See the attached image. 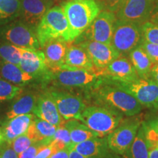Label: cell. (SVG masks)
Masks as SVG:
<instances>
[{
  "mask_svg": "<svg viewBox=\"0 0 158 158\" xmlns=\"http://www.w3.org/2000/svg\"><path fill=\"white\" fill-rule=\"evenodd\" d=\"M84 97L91 105L114 110L128 117L137 115L143 109L132 94L102 76L94 86L84 91Z\"/></svg>",
  "mask_w": 158,
  "mask_h": 158,
  "instance_id": "1",
  "label": "cell"
},
{
  "mask_svg": "<svg viewBox=\"0 0 158 158\" xmlns=\"http://www.w3.org/2000/svg\"><path fill=\"white\" fill-rule=\"evenodd\" d=\"M70 29L71 41H73L87 29L101 7L94 0L68 1L62 4Z\"/></svg>",
  "mask_w": 158,
  "mask_h": 158,
  "instance_id": "2",
  "label": "cell"
},
{
  "mask_svg": "<svg viewBox=\"0 0 158 158\" xmlns=\"http://www.w3.org/2000/svg\"><path fill=\"white\" fill-rule=\"evenodd\" d=\"M36 34L41 48L52 39L62 38L71 43L70 29L64 10L60 6L51 7L40 21Z\"/></svg>",
  "mask_w": 158,
  "mask_h": 158,
  "instance_id": "3",
  "label": "cell"
},
{
  "mask_svg": "<svg viewBox=\"0 0 158 158\" xmlns=\"http://www.w3.org/2000/svg\"><path fill=\"white\" fill-rule=\"evenodd\" d=\"M123 117V114L114 110L89 105L86 106L77 120L98 133L99 137H105L117 127Z\"/></svg>",
  "mask_w": 158,
  "mask_h": 158,
  "instance_id": "4",
  "label": "cell"
},
{
  "mask_svg": "<svg viewBox=\"0 0 158 158\" xmlns=\"http://www.w3.org/2000/svg\"><path fill=\"white\" fill-rule=\"evenodd\" d=\"M100 78L101 76L94 70L62 68L51 71L46 87L54 86L64 89H78L85 91L94 86Z\"/></svg>",
  "mask_w": 158,
  "mask_h": 158,
  "instance_id": "5",
  "label": "cell"
},
{
  "mask_svg": "<svg viewBox=\"0 0 158 158\" xmlns=\"http://www.w3.org/2000/svg\"><path fill=\"white\" fill-rule=\"evenodd\" d=\"M141 25L116 19L110 45L120 56L130 54L143 42Z\"/></svg>",
  "mask_w": 158,
  "mask_h": 158,
  "instance_id": "6",
  "label": "cell"
},
{
  "mask_svg": "<svg viewBox=\"0 0 158 158\" xmlns=\"http://www.w3.org/2000/svg\"><path fill=\"white\" fill-rule=\"evenodd\" d=\"M0 40L27 50L41 48L36 29L23 22L22 20L14 21L0 27Z\"/></svg>",
  "mask_w": 158,
  "mask_h": 158,
  "instance_id": "7",
  "label": "cell"
},
{
  "mask_svg": "<svg viewBox=\"0 0 158 158\" xmlns=\"http://www.w3.org/2000/svg\"><path fill=\"white\" fill-rule=\"evenodd\" d=\"M43 90L51 97L55 102L59 114L64 120L77 119L86 107V102L82 96L76 94L72 91L64 89L48 86Z\"/></svg>",
  "mask_w": 158,
  "mask_h": 158,
  "instance_id": "8",
  "label": "cell"
},
{
  "mask_svg": "<svg viewBox=\"0 0 158 158\" xmlns=\"http://www.w3.org/2000/svg\"><path fill=\"white\" fill-rule=\"evenodd\" d=\"M110 81L132 94L143 106L158 109V84L155 81L139 78L128 82Z\"/></svg>",
  "mask_w": 158,
  "mask_h": 158,
  "instance_id": "9",
  "label": "cell"
},
{
  "mask_svg": "<svg viewBox=\"0 0 158 158\" xmlns=\"http://www.w3.org/2000/svg\"><path fill=\"white\" fill-rule=\"evenodd\" d=\"M141 123L138 117L131 116V118H123L107 136L110 149L118 155H123L133 142Z\"/></svg>",
  "mask_w": 158,
  "mask_h": 158,
  "instance_id": "10",
  "label": "cell"
},
{
  "mask_svg": "<svg viewBox=\"0 0 158 158\" xmlns=\"http://www.w3.org/2000/svg\"><path fill=\"white\" fill-rule=\"evenodd\" d=\"M19 67L26 73L34 77L37 84H39L43 89L46 87L51 70L47 66L44 53L42 50L24 49Z\"/></svg>",
  "mask_w": 158,
  "mask_h": 158,
  "instance_id": "11",
  "label": "cell"
},
{
  "mask_svg": "<svg viewBox=\"0 0 158 158\" xmlns=\"http://www.w3.org/2000/svg\"><path fill=\"white\" fill-rule=\"evenodd\" d=\"M116 19L114 13L101 10L84 31V37L87 40L110 44Z\"/></svg>",
  "mask_w": 158,
  "mask_h": 158,
  "instance_id": "12",
  "label": "cell"
},
{
  "mask_svg": "<svg viewBox=\"0 0 158 158\" xmlns=\"http://www.w3.org/2000/svg\"><path fill=\"white\" fill-rule=\"evenodd\" d=\"M154 0H124L115 13L116 19L142 25L149 21L153 10Z\"/></svg>",
  "mask_w": 158,
  "mask_h": 158,
  "instance_id": "13",
  "label": "cell"
},
{
  "mask_svg": "<svg viewBox=\"0 0 158 158\" xmlns=\"http://www.w3.org/2000/svg\"><path fill=\"white\" fill-rule=\"evenodd\" d=\"M78 45L87 51L93 63L94 68L98 74L112 61L120 56L110 44L85 40L84 42L79 43Z\"/></svg>",
  "mask_w": 158,
  "mask_h": 158,
  "instance_id": "14",
  "label": "cell"
},
{
  "mask_svg": "<svg viewBox=\"0 0 158 158\" xmlns=\"http://www.w3.org/2000/svg\"><path fill=\"white\" fill-rule=\"evenodd\" d=\"M104 78L120 82L133 81L139 78L130 60L124 56H119L99 73Z\"/></svg>",
  "mask_w": 158,
  "mask_h": 158,
  "instance_id": "15",
  "label": "cell"
},
{
  "mask_svg": "<svg viewBox=\"0 0 158 158\" xmlns=\"http://www.w3.org/2000/svg\"><path fill=\"white\" fill-rule=\"evenodd\" d=\"M33 114L37 118L54 124L57 127L64 123V118L59 114L55 102L44 90L38 93Z\"/></svg>",
  "mask_w": 158,
  "mask_h": 158,
  "instance_id": "16",
  "label": "cell"
},
{
  "mask_svg": "<svg viewBox=\"0 0 158 158\" xmlns=\"http://www.w3.org/2000/svg\"><path fill=\"white\" fill-rule=\"evenodd\" d=\"M22 21L36 29L45 13L54 5L50 0H20Z\"/></svg>",
  "mask_w": 158,
  "mask_h": 158,
  "instance_id": "17",
  "label": "cell"
},
{
  "mask_svg": "<svg viewBox=\"0 0 158 158\" xmlns=\"http://www.w3.org/2000/svg\"><path fill=\"white\" fill-rule=\"evenodd\" d=\"M69 43L62 38L52 39L43 46L48 68L51 71L59 70L64 64Z\"/></svg>",
  "mask_w": 158,
  "mask_h": 158,
  "instance_id": "18",
  "label": "cell"
},
{
  "mask_svg": "<svg viewBox=\"0 0 158 158\" xmlns=\"http://www.w3.org/2000/svg\"><path fill=\"white\" fill-rule=\"evenodd\" d=\"M35 117V114H23L8 118L4 122L0 127V130L5 141L11 144L15 138L28 130Z\"/></svg>",
  "mask_w": 158,
  "mask_h": 158,
  "instance_id": "19",
  "label": "cell"
},
{
  "mask_svg": "<svg viewBox=\"0 0 158 158\" xmlns=\"http://www.w3.org/2000/svg\"><path fill=\"white\" fill-rule=\"evenodd\" d=\"M62 68L83 69L96 71L87 51L78 44L69 45L64 64L60 69Z\"/></svg>",
  "mask_w": 158,
  "mask_h": 158,
  "instance_id": "20",
  "label": "cell"
},
{
  "mask_svg": "<svg viewBox=\"0 0 158 158\" xmlns=\"http://www.w3.org/2000/svg\"><path fill=\"white\" fill-rule=\"evenodd\" d=\"M0 77L21 87L30 84H37L34 77L23 72L19 65L3 60H0Z\"/></svg>",
  "mask_w": 158,
  "mask_h": 158,
  "instance_id": "21",
  "label": "cell"
},
{
  "mask_svg": "<svg viewBox=\"0 0 158 158\" xmlns=\"http://www.w3.org/2000/svg\"><path fill=\"white\" fill-rule=\"evenodd\" d=\"M38 93L34 91H26L21 92L12 102L7 110V119L15 117V116L33 113L36 105Z\"/></svg>",
  "mask_w": 158,
  "mask_h": 158,
  "instance_id": "22",
  "label": "cell"
},
{
  "mask_svg": "<svg viewBox=\"0 0 158 158\" xmlns=\"http://www.w3.org/2000/svg\"><path fill=\"white\" fill-rule=\"evenodd\" d=\"M130 62L135 68L139 78L151 79V71L154 64L141 45L134 48L129 54Z\"/></svg>",
  "mask_w": 158,
  "mask_h": 158,
  "instance_id": "23",
  "label": "cell"
},
{
  "mask_svg": "<svg viewBox=\"0 0 158 158\" xmlns=\"http://www.w3.org/2000/svg\"><path fill=\"white\" fill-rule=\"evenodd\" d=\"M73 149L84 157L91 158L103 153L110 148L108 146L107 137H96L76 144Z\"/></svg>",
  "mask_w": 158,
  "mask_h": 158,
  "instance_id": "24",
  "label": "cell"
},
{
  "mask_svg": "<svg viewBox=\"0 0 158 158\" xmlns=\"http://www.w3.org/2000/svg\"><path fill=\"white\" fill-rule=\"evenodd\" d=\"M63 126L67 128L70 133L71 141L74 146L91 138L99 137L98 133L77 119L68 120L63 124Z\"/></svg>",
  "mask_w": 158,
  "mask_h": 158,
  "instance_id": "25",
  "label": "cell"
},
{
  "mask_svg": "<svg viewBox=\"0 0 158 158\" xmlns=\"http://www.w3.org/2000/svg\"><path fill=\"white\" fill-rule=\"evenodd\" d=\"M122 156L124 158H149V145L143 123L140 126L133 142Z\"/></svg>",
  "mask_w": 158,
  "mask_h": 158,
  "instance_id": "26",
  "label": "cell"
},
{
  "mask_svg": "<svg viewBox=\"0 0 158 158\" xmlns=\"http://www.w3.org/2000/svg\"><path fill=\"white\" fill-rule=\"evenodd\" d=\"M20 16V0H0V27L13 22Z\"/></svg>",
  "mask_w": 158,
  "mask_h": 158,
  "instance_id": "27",
  "label": "cell"
},
{
  "mask_svg": "<svg viewBox=\"0 0 158 158\" xmlns=\"http://www.w3.org/2000/svg\"><path fill=\"white\" fill-rule=\"evenodd\" d=\"M38 141V137H37L34 122L32 121L28 130L22 135H19V137L15 138L14 141L12 142L10 145L13 149L15 150V152L19 155L30 147L34 142Z\"/></svg>",
  "mask_w": 158,
  "mask_h": 158,
  "instance_id": "28",
  "label": "cell"
},
{
  "mask_svg": "<svg viewBox=\"0 0 158 158\" xmlns=\"http://www.w3.org/2000/svg\"><path fill=\"white\" fill-rule=\"evenodd\" d=\"M33 122L39 141H43L46 146L51 144L58 127L40 118L35 117Z\"/></svg>",
  "mask_w": 158,
  "mask_h": 158,
  "instance_id": "29",
  "label": "cell"
},
{
  "mask_svg": "<svg viewBox=\"0 0 158 158\" xmlns=\"http://www.w3.org/2000/svg\"><path fill=\"white\" fill-rule=\"evenodd\" d=\"M23 50L16 45L0 40V59L5 62L19 66Z\"/></svg>",
  "mask_w": 158,
  "mask_h": 158,
  "instance_id": "30",
  "label": "cell"
},
{
  "mask_svg": "<svg viewBox=\"0 0 158 158\" xmlns=\"http://www.w3.org/2000/svg\"><path fill=\"white\" fill-rule=\"evenodd\" d=\"M51 145L54 148V152L64 149H67L70 151L74 147L73 143L71 141L70 133L68 129L62 125L57 128Z\"/></svg>",
  "mask_w": 158,
  "mask_h": 158,
  "instance_id": "31",
  "label": "cell"
},
{
  "mask_svg": "<svg viewBox=\"0 0 158 158\" xmlns=\"http://www.w3.org/2000/svg\"><path fill=\"white\" fill-rule=\"evenodd\" d=\"M23 91V87L11 84L0 77V102L13 100Z\"/></svg>",
  "mask_w": 158,
  "mask_h": 158,
  "instance_id": "32",
  "label": "cell"
},
{
  "mask_svg": "<svg viewBox=\"0 0 158 158\" xmlns=\"http://www.w3.org/2000/svg\"><path fill=\"white\" fill-rule=\"evenodd\" d=\"M143 40L158 45V25L146 21L141 25Z\"/></svg>",
  "mask_w": 158,
  "mask_h": 158,
  "instance_id": "33",
  "label": "cell"
},
{
  "mask_svg": "<svg viewBox=\"0 0 158 158\" xmlns=\"http://www.w3.org/2000/svg\"><path fill=\"white\" fill-rule=\"evenodd\" d=\"M141 47L147 53L154 65L158 64V45L143 40Z\"/></svg>",
  "mask_w": 158,
  "mask_h": 158,
  "instance_id": "34",
  "label": "cell"
},
{
  "mask_svg": "<svg viewBox=\"0 0 158 158\" xmlns=\"http://www.w3.org/2000/svg\"><path fill=\"white\" fill-rule=\"evenodd\" d=\"M46 147L43 141H38L34 142L29 148H27L25 151L19 155V158H34L38 152L43 147Z\"/></svg>",
  "mask_w": 158,
  "mask_h": 158,
  "instance_id": "35",
  "label": "cell"
},
{
  "mask_svg": "<svg viewBox=\"0 0 158 158\" xmlns=\"http://www.w3.org/2000/svg\"><path fill=\"white\" fill-rule=\"evenodd\" d=\"M124 2V0H98V4L105 10L116 13Z\"/></svg>",
  "mask_w": 158,
  "mask_h": 158,
  "instance_id": "36",
  "label": "cell"
},
{
  "mask_svg": "<svg viewBox=\"0 0 158 158\" xmlns=\"http://www.w3.org/2000/svg\"><path fill=\"white\" fill-rule=\"evenodd\" d=\"M0 158H19V155L10 144L5 141L0 146Z\"/></svg>",
  "mask_w": 158,
  "mask_h": 158,
  "instance_id": "37",
  "label": "cell"
},
{
  "mask_svg": "<svg viewBox=\"0 0 158 158\" xmlns=\"http://www.w3.org/2000/svg\"><path fill=\"white\" fill-rule=\"evenodd\" d=\"M54 152V148L52 147L51 144H49L48 146L43 147L42 149L40 150L38 153L37 154V155L34 158H48L51 154Z\"/></svg>",
  "mask_w": 158,
  "mask_h": 158,
  "instance_id": "38",
  "label": "cell"
},
{
  "mask_svg": "<svg viewBox=\"0 0 158 158\" xmlns=\"http://www.w3.org/2000/svg\"><path fill=\"white\" fill-rule=\"evenodd\" d=\"M69 152L70 151L67 149H61L51 154L48 158H69Z\"/></svg>",
  "mask_w": 158,
  "mask_h": 158,
  "instance_id": "39",
  "label": "cell"
},
{
  "mask_svg": "<svg viewBox=\"0 0 158 158\" xmlns=\"http://www.w3.org/2000/svg\"><path fill=\"white\" fill-rule=\"evenodd\" d=\"M149 158H158V142L149 147Z\"/></svg>",
  "mask_w": 158,
  "mask_h": 158,
  "instance_id": "40",
  "label": "cell"
},
{
  "mask_svg": "<svg viewBox=\"0 0 158 158\" xmlns=\"http://www.w3.org/2000/svg\"><path fill=\"white\" fill-rule=\"evenodd\" d=\"M149 21H151V22L158 25V4L154 7L153 10L152 12L151 15L149 19Z\"/></svg>",
  "mask_w": 158,
  "mask_h": 158,
  "instance_id": "41",
  "label": "cell"
},
{
  "mask_svg": "<svg viewBox=\"0 0 158 158\" xmlns=\"http://www.w3.org/2000/svg\"><path fill=\"white\" fill-rule=\"evenodd\" d=\"M151 79L158 84V64L154 65L151 71Z\"/></svg>",
  "mask_w": 158,
  "mask_h": 158,
  "instance_id": "42",
  "label": "cell"
},
{
  "mask_svg": "<svg viewBox=\"0 0 158 158\" xmlns=\"http://www.w3.org/2000/svg\"><path fill=\"white\" fill-rule=\"evenodd\" d=\"M69 158H87L84 157V155H81L78 152L76 151L74 149H71L69 152Z\"/></svg>",
  "mask_w": 158,
  "mask_h": 158,
  "instance_id": "43",
  "label": "cell"
},
{
  "mask_svg": "<svg viewBox=\"0 0 158 158\" xmlns=\"http://www.w3.org/2000/svg\"><path fill=\"white\" fill-rule=\"evenodd\" d=\"M4 142H5V139H4L1 130H0V146H1L2 144L4 143Z\"/></svg>",
  "mask_w": 158,
  "mask_h": 158,
  "instance_id": "44",
  "label": "cell"
},
{
  "mask_svg": "<svg viewBox=\"0 0 158 158\" xmlns=\"http://www.w3.org/2000/svg\"><path fill=\"white\" fill-rule=\"evenodd\" d=\"M154 123H155V125L156 127V129L158 131V120H156V121H154Z\"/></svg>",
  "mask_w": 158,
  "mask_h": 158,
  "instance_id": "45",
  "label": "cell"
},
{
  "mask_svg": "<svg viewBox=\"0 0 158 158\" xmlns=\"http://www.w3.org/2000/svg\"><path fill=\"white\" fill-rule=\"evenodd\" d=\"M50 1L52 2L54 4H55V3H58L59 2H62V0H50Z\"/></svg>",
  "mask_w": 158,
  "mask_h": 158,
  "instance_id": "46",
  "label": "cell"
},
{
  "mask_svg": "<svg viewBox=\"0 0 158 158\" xmlns=\"http://www.w3.org/2000/svg\"><path fill=\"white\" fill-rule=\"evenodd\" d=\"M67 1H78V0H67Z\"/></svg>",
  "mask_w": 158,
  "mask_h": 158,
  "instance_id": "47",
  "label": "cell"
},
{
  "mask_svg": "<svg viewBox=\"0 0 158 158\" xmlns=\"http://www.w3.org/2000/svg\"><path fill=\"white\" fill-rule=\"evenodd\" d=\"M154 1H155V0H154Z\"/></svg>",
  "mask_w": 158,
  "mask_h": 158,
  "instance_id": "48",
  "label": "cell"
}]
</instances>
